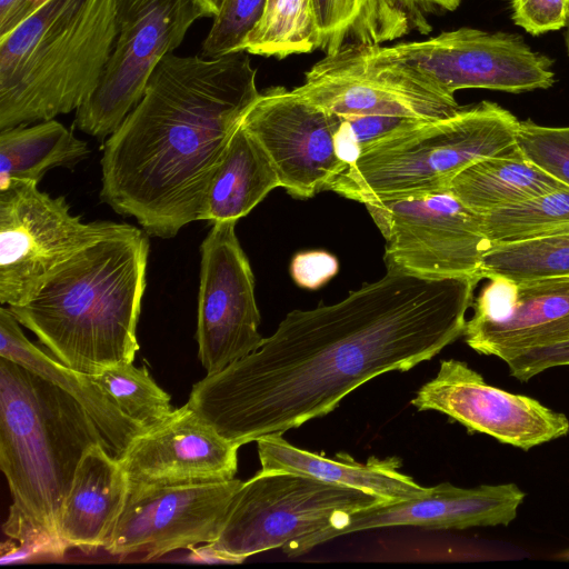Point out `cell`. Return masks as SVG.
<instances>
[{"label": "cell", "instance_id": "9c48e42d", "mask_svg": "<svg viewBox=\"0 0 569 569\" xmlns=\"http://www.w3.org/2000/svg\"><path fill=\"white\" fill-rule=\"evenodd\" d=\"M340 117H450L461 106L432 78L391 56L386 46L347 44L315 63L292 89Z\"/></svg>", "mask_w": 569, "mask_h": 569}, {"label": "cell", "instance_id": "836d02e7", "mask_svg": "<svg viewBox=\"0 0 569 569\" xmlns=\"http://www.w3.org/2000/svg\"><path fill=\"white\" fill-rule=\"evenodd\" d=\"M3 531L17 540L19 546L14 543L2 546V565L39 558H60L68 549L59 537L18 516H8L3 523Z\"/></svg>", "mask_w": 569, "mask_h": 569}, {"label": "cell", "instance_id": "e575fe53", "mask_svg": "<svg viewBox=\"0 0 569 569\" xmlns=\"http://www.w3.org/2000/svg\"><path fill=\"white\" fill-rule=\"evenodd\" d=\"M511 11L517 26L539 36L566 27L569 0H511Z\"/></svg>", "mask_w": 569, "mask_h": 569}, {"label": "cell", "instance_id": "b9f144b4", "mask_svg": "<svg viewBox=\"0 0 569 569\" xmlns=\"http://www.w3.org/2000/svg\"><path fill=\"white\" fill-rule=\"evenodd\" d=\"M563 557L569 558V550L563 555Z\"/></svg>", "mask_w": 569, "mask_h": 569}, {"label": "cell", "instance_id": "484cf974", "mask_svg": "<svg viewBox=\"0 0 569 569\" xmlns=\"http://www.w3.org/2000/svg\"><path fill=\"white\" fill-rule=\"evenodd\" d=\"M89 153L87 142L54 119L0 130V190L12 180L39 182L50 169L71 168Z\"/></svg>", "mask_w": 569, "mask_h": 569}, {"label": "cell", "instance_id": "2e32d148", "mask_svg": "<svg viewBox=\"0 0 569 569\" xmlns=\"http://www.w3.org/2000/svg\"><path fill=\"white\" fill-rule=\"evenodd\" d=\"M418 410L439 411L471 431L522 450L569 432V419L538 400L490 386L466 362H440L433 379L411 400Z\"/></svg>", "mask_w": 569, "mask_h": 569}, {"label": "cell", "instance_id": "83f0119b", "mask_svg": "<svg viewBox=\"0 0 569 569\" xmlns=\"http://www.w3.org/2000/svg\"><path fill=\"white\" fill-rule=\"evenodd\" d=\"M479 274L513 281L569 276V231L492 244L481 260Z\"/></svg>", "mask_w": 569, "mask_h": 569}, {"label": "cell", "instance_id": "6da1fadb", "mask_svg": "<svg viewBox=\"0 0 569 569\" xmlns=\"http://www.w3.org/2000/svg\"><path fill=\"white\" fill-rule=\"evenodd\" d=\"M480 280L387 271L336 303L292 310L250 355L196 382L188 405L239 446L283 435L463 336Z\"/></svg>", "mask_w": 569, "mask_h": 569}, {"label": "cell", "instance_id": "e0dca14e", "mask_svg": "<svg viewBox=\"0 0 569 569\" xmlns=\"http://www.w3.org/2000/svg\"><path fill=\"white\" fill-rule=\"evenodd\" d=\"M488 280L463 331L471 349L506 362L521 352L569 341V276Z\"/></svg>", "mask_w": 569, "mask_h": 569}, {"label": "cell", "instance_id": "f546056e", "mask_svg": "<svg viewBox=\"0 0 569 569\" xmlns=\"http://www.w3.org/2000/svg\"><path fill=\"white\" fill-rule=\"evenodd\" d=\"M113 403L146 431L162 423L172 412L170 396L151 378L148 369L133 362L111 365L90 375Z\"/></svg>", "mask_w": 569, "mask_h": 569}, {"label": "cell", "instance_id": "f35d334b", "mask_svg": "<svg viewBox=\"0 0 569 569\" xmlns=\"http://www.w3.org/2000/svg\"><path fill=\"white\" fill-rule=\"evenodd\" d=\"M413 14L426 19L423 10L431 7H439L452 11L458 8L461 0H400ZM427 20V19H426Z\"/></svg>", "mask_w": 569, "mask_h": 569}, {"label": "cell", "instance_id": "7a4b0ae2", "mask_svg": "<svg viewBox=\"0 0 569 569\" xmlns=\"http://www.w3.org/2000/svg\"><path fill=\"white\" fill-rule=\"evenodd\" d=\"M256 74L244 51L166 56L104 143L100 200L162 239L201 220L219 160L260 93Z\"/></svg>", "mask_w": 569, "mask_h": 569}, {"label": "cell", "instance_id": "d590c367", "mask_svg": "<svg viewBox=\"0 0 569 569\" xmlns=\"http://www.w3.org/2000/svg\"><path fill=\"white\" fill-rule=\"evenodd\" d=\"M506 363L511 377L526 382L547 369L569 366V341L521 352Z\"/></svg>", "mask_w": 569, "mask_h": 569}, {"label": "cell", "instance_id": "4fadbf2b", "mask_svg": "<svg viewBox=\"0 0 569 569\" xmlns=\"http://www.w3.org/2000/svg\"><path fill=\"white\" fill-rule=\"evenodd\" d=\"M234 220L213 222L201 243L198 295V357L207 375L217 373L262 342L260 312L250 262Z\"/></svg>", "mask_w": 569, "mask_h": 569}, {"label": "cell", "instance_id": "52a82bcc", "mask_svg": "<svg viewBox=\"0 0 569 569\" xmlns=\"http://www.w3.org/2000/svg\"><path fill=\"white\" fill-rule=\"evenodd\" d=\"M380 502L383 501L363 490L311 476L259 470L236 492L218 539L196 553L211 561L240 563Z\"/></svg>", "mask_w": 569, "mask_h": 569}, {"label": "cell", "instance_id": "603a6c76", "mask_svg": "<svg viewBox=\"0 0 569 569\" xmlns=\"http://www.w3.org/2000/svg\"><path fill=\"white\" fill-rule=\"evenodd\" d=\"M277 187L280 180L270 158L240 121L210 180L201 220L238 221Z\"/></svg>", "mask_w": 569, "mask_h": 569}, {"label": "cell", "instance_id": "30bf717a", "mask_svg": "<svg viewBox=\"0 0 569 569\" xmlns=\"http://www.w3.org/2000/svg\"><path fill=\"white\" fill-rule=\"evenodd\" d=\"M365 207L385 238L387 271L426 279L480 277L481 260L492 247L483 216L449 190L377 200Z\"/></svg>", "mask_w": 569, "mask_h": 569}, {"label": "cell", "instance_id": "277c9868", "mask_svg": "<svg viewBox=\"0 0 569 569\" xmlns=\"http://www.w3.org/2000/svg\"><path fill=\"white\" fill-rule=\"evenodd\" d=\"M117 33L116 0H48L0 38V130L77 110Z\"/></svg>", "mask_w": 569, "mask_h": 569}, {"label": "cell", "instance_id": "ba28073f", "mask_svg": "<svg viewBox=\"0 0 569 569\" xmlns=\"http://www.w3.org/2000/svg\"><path fill=\"white\" fill-rule=\"evenodd\" d=\"M127 226L83 222L64 197L52 198L36 181L12 180L0 190V302L26 303L73 256Z\"/></svg>", "mask_w": 569, "mask_h": 569}, {"label": "cell", "instance_id": "f1b7e54d", "mask_svg": "<svg viewBox=\"0 0 569 569\" xmlns=\"http://www.w3.org/2000/svg\"><path fill=\"white\" fill-rule=\"evenodd\" d=\"M483 230L492 244L569 231V190L550 192L485 214Z\"/></svg>", "mask_w": 569, "mask_h": 569}, {"label": "cell", "instance_id": "ffe728a7", "mask_svg": "<svg viewBox=\"0 0 569 569\" xmlns=\"http://www.w3.org/2000/svg\"><path fill=\"white\" fill-rule=\"evenodd\" d=\"M129 480L120 462L101 445L81 459L57 523L70 547L84 551L104 548L124 507Z\"/></svg>", "mask_w": 569, "mask_h": 569}, {"label": "cell", "instance_id": "ac0fdd59", "mask_svg": "<svg viewBox=\"0 0 569 569\" xmlns=\"http://www.w3.org/2000/svg\"><path fill=\"white\" fill-rule=\"evenodd\" d=\"M526 493L516 483L460 488L449 482L400 501L380 502L337 518L330 527L284 546L297 557L333 538L377 528L412 526L427 529H467L508 526Z\"/></svg>", "mask_w": 569, "mask_h": 569}, {"label": "cell", "instance_id": "4316f807", "mask_svg": "<svg viewBox=\"0 0 569 569\" xmlns=\"http://www.w3.org/2000/svg\"><path fill=\"white\" fill-rule=\"evenodd\" d=\"M313 0H267L263 16L248 34L242 50L283 59L317 49Z\"/></svg>", "mask_w": 569, "mask_h": 569}, {"label": "cell", "instance_id": "8992f818", "mask_svg": "<svg viewBox=\"0 0 569 569\" xmlns=\"http://www.w3.org/2000/svg\"><path fill=\"white\" fill-rule=\"evenodd\" d=\"M518 124L516 116L490 101L419 120L366 148L326 190L363 204L448 190L476 161L515 148Z\"/></svg>", "mask_w": 569, "mask_h": 569}, {"label": "cell", "instance_id": "d6a6232c", "mask_svg": "<svg viewBox=\"0 0 569 569\" xmlns=\"http://www.w3.org/2000/svg\"><path fill=\"white\" fill-rule=\"evenodd\" d=\"M340 117V116H339ZM336 137L337 153L346 168L369 146L423 119L393 116L340 117Z\"/></svg>", "mask_w": 569, "mask_h": 569}, {"label": "cell", "instance_id": "8d00e7d4", "mask_svg": "<svg viewBox=\"0 0 569 569\" xmlns=\"http://www.w3.org/2000/svg\"><path fill=\"white\" fill-rule=\"evenodd\" d=\"M339 269L338 259L323 250L297 253L290 264V274L301 288L315 290L333 278Z\"/></svg>", "mask_w": 569, "mask_h": 569}, {"label": "cell", "instance_id": "d4e9b609", "mask_svg": "<svg viewBox=\"0 0 569 569\" xmlns=\"http://www.w3.org/2000/svg\"><path fill=\"white\" fill-rule=\"evenodd\" d=\"M448 190L482 216L569 187L527 160L516 146L462 170Z\"/></svg>", "mask_w": 569, "mask_h": 569}, {"label": "cell", "instance_id": "4dcf8cb0", "mask_svg": "<svg viewBox=\"0 0 569 569\" xmlns=\"http://www.w3.org/2000/svg\"><path fill=\"white\" fill-rule=\"evenodd\" d=\"M267 0H223L202 43V57L242 52L248 34L260 21Z\"/></svg>", "mask_w": 569, "mask_h": 569}, {"label": "cell", "instance_id": "cb8c5ba5", "mask_svg": "<svg viewBox=\"0 0 569 569\" xmlns=\"http://www.w3.org/2000/svg\"><path fill=\"white\" fill-rule=\"evenodd\" d=\"M317 49L333 53L347 44L381 46L431 26L400 0H313Z\"/></svg>", "mask_w": 569, "mask_h": 569}, {"label": "cell", "instance_id": "8fae6325", "mask_svg": "<svg viewBox=\"0 0 569 569\" xmlns=\"http://www.w3.org/2000/svg\"><path fill=\"white\" fill-rule=\"evenodd\" d=\"M116 11L113 50L97 89L74 118L79 130L98 139L117 130L140 101L153 70L181 44L191 24L210 17L202 0H116Z\"/></svg>", "mask_w": 569, "mask_h": 569}, {"label": "cell", "instance_id": "7c38bea8", "mask_svg": "<svg viewBox=\"0 0 569 569\" xmlns=\"http://www.w3.org/2000/svg\"><path fill=\"white\" fill-rule=\"evenodd\" d=\"M386 48L453 94L462 89L520 93L555 82L552 61L512 33L462 27Z\"/></svg>", "mask_w": 569, "mask_h": 569}, {"label": "cell", "instance_id": "74e56055", "mask_svg": "<svg viewBox=\"0 0 569 569\" xmlns=\"http://www.w3.org/2000/svg\"><path fill=\"white\" fill-rule=\"evenodd\" d=\"M48 0H0V38L38 10Z\"/></svg>", "mask_w": 569, "mask_h": 569}, {"label": "cell", "instance_id": "9a60e30c", "mask_svg": "<svg viewBox=\"0 0 569 569\" xmlns=\"http://www.w3.org/2000/svg\"><path fill=\"white\" fill-rule=\"evenodd\" d=\"M270 158L280 187L297 198L326 190L346 166L337 153L341 118L284 87L260 92L241 119Z\"/></svg>", "mask_w": 569, "mask_h": 569}, {"label": "cell", "instance_id": "5b68a950", "mask_svg": "<svg viewBox=\"0 0 569 569\" xmlns=\"http://www.w3.org/2000/svg\"><path fill=\"white\" fill-rule=\"evenodd\" d=\"M98 443L106 448L71 395L0 357V468L12 497L9 515L59 537L57 523L76 470Z\"/></svg>", "mask_w": 569, "mask_h": 569}, {"label": "cell", "instance_id": "5bb4252c", "mask_svg": "<svg viewBox=\"0 0 569 569\" xmlns=\"http://www.w3.org/2000/svg\"><path fill=\"white\" fill-rule=\"evenodd\" d=\"M239 479L179 486L130 485L118 522L104 546L112 556L161 557L214 542Z\"/></svg>", "mask_w": 569, "mask_h": 569}, {"label": "cell", "instance_id": "7402d4cb", "mask_svg": "<svg viewBox=\"0 0 569 569\" xmlns=\"http://www.w3.org/2000/svg\"><path fill=\"white\" fill-rule=\"evenodd\" d=\"M281 436L271 435L257 440L260 471L311 476L326 482L363 490L383 502L406 500L427 489L400 471L402 463L398 457H370L366 462H359L346 453H339L337 459H331L295 447Z\"/></svg>", "mask_w": 569, "mask_h": 569}, {"label": "cell", "instance_id": "d6986e66", "mask_svg": "<svg viewBox=\"0 0 569 569\" xmlns=\"http://www.w3.org/2000/svg\"><path fill=\"white\" fill-rule=\"evenodd\" d=\"M241 446L221 436L188 402L138 436L120 459L130 485L179 486L227 481Z\"/></svg>", "mask_w": 569, "mask_h": 569}, {"label": "cell", "instance_id": "3957f363", "mask_svg": "<svg viewBox=\"0 0 569 569\" xmlns=\"http://www.w3.org/2000/svg\"><path fill=\"white\" fill-rule=\"evenodd\" d=\"M149 238L132 224L73 256L26 303L9 307L66 366L94 375L133 362Z\"/></svg>", "mask_w": 569, "mask_h": 569}, {"label": "cell", "instance_id": "60d3db41", "mask_svg": "<svg viewBox=\"0 0 569 569\" xmlns=\"http://www.w3.org/2000/svg\"><path fill=\"white\" fill-rule=\"evenodd\" d=\"M566 47H567V53L569 56V13H568V20H567V24H566Z\"/></svg>", "mask_w": 569, "mask_h": 569}, {"label": "cell", "instance_id": "44dd1931", "mask_svg": "<svg viewBox=\"0 0 569 569\" xmlns=\"http://www.w3.org/2000/svg\"><path fill=\"white\" fill-rule=\"evenodd\" d=\"M0 357L12 360L71 395L98 427L107 451L120 460L131 442L146 430L113 403L90 375L60 362L32 343L9 308H0Z\"/></svg>", "mask_w": 569, "mask_h": 569}, {"label": "cell", "instance_id": "ab89813d", "mask_svg": "<svg viewBox=\"0 0 569 569\" xmlns=\"http://www.w3.org/2000/svg\"><path fill=\"white\" fill-rule=\"evenodd\" d=\"M202 2L208 9L210 17L214 18L218 14L223 0H202Z\"/></svg>", "mask_w": 569, "mask_h": 569}, {"label": "cell", "instance_id": "1f68e13d", "mask_svg": "<svg viewBox=\"0 0 569 569\" xmlns=\"http://www.w3.org/2000/svg\"><path fill=\"white\" fill-rule=\"evenodd\" d=\"M516 146L527 160L569 187V127L519 121Z\"/></svg>", "mask_w": 569, "mask_h": 569}]
</instances>
